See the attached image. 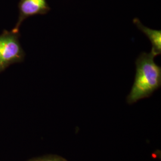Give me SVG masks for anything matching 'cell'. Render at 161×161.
Listing matches in <instances>:
<instances>
[{"mask_svg":"<svg viewBox=\"0 0 161 161\" xmlns=\"http://www.w3.org/2000/svg\"><path fill=\"white\" fill-rule=\"evenodd\" d=\"M155 55L141 53L136 61V72L132 89L128 96L130 103L149 96L161 84V68L155 62Z\"/></svg>","mask_w":161,"mask_h":161,"instance_id":"6da1fadb","label":"cell"},{"mask_svg":"<svg viewBox=\"0 0 161 161\" xmlns=\"http://www.w3.org/2000/svg\"><path fill=\"white\" fill-rule=\"evenodd\" d=\"M25 56L19 32L4 31L0 35V74L13 64L22 62Z\"/></svg>","mask_w":161,"mask_h":161,"instance_id":"7a4b0ae2","label":"cell"},{"mask_svg":"<svg viewBox=\"0 0 161 161\" xmlns=\"http://www.w3.org/2000/svg\"><path fill=\"white\" fill-rule=\"evenodd\" d=\"M20 15L13 31L19 32L20 25L27 17L45 14L49 10L46 0H21L20 3Z\"/></svg>","mask_w":161,"mask_h":161,"instance_id":"3957f363","label":"cell"},{"mask_svg":"<svg viewBox=\"0 0 161 161\" xmlns=\"http://www.w3.org/2000/svg\"><path fill=\"white\" fill-rule=\"evenodd\" d=\"M133 22L139 30L147 36L152 44L151 53L155 56L161 54V31L150 29L144 26L138 19H134Z\"/></svg>","mask_w":161,"mask_h":161,"instance_id":"277c9868","label":"cell"},{"mask_svg":"<svg viewBox=\"0 0 161 161\" xmlns=\"http://www.w3.org/2000/svg\"></svg>","mask_w":161,"mask_h":161,"instance_id":"5b68a950","label":"cell"}]
</instances>
